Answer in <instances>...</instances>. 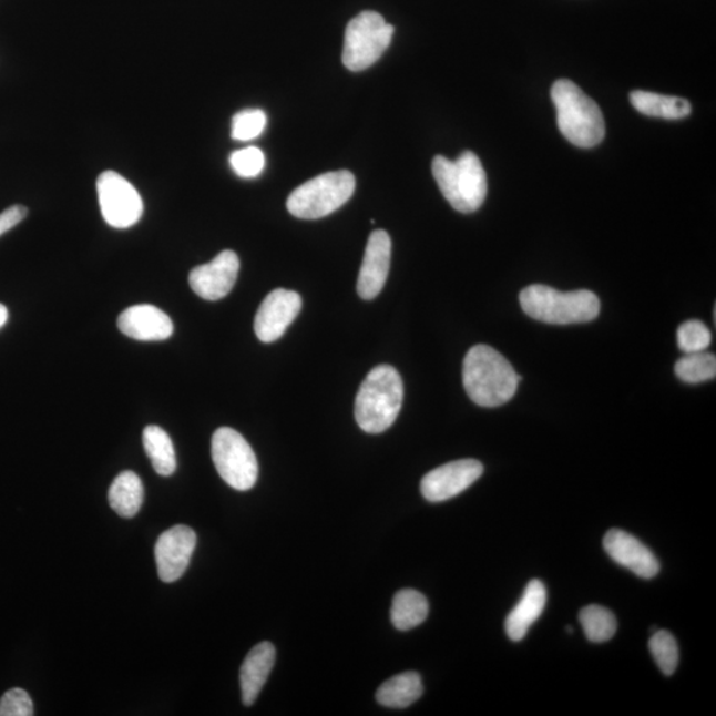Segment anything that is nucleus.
Returning a JSON list of instances; mask_svg holds the SVG:
<instances>
[{
  "instance_id": "1",
  "label": "nucleus",
  "mask_w": 716,
  "mask_h": 716,
  "mask_svg": "<svg viewBox=\"0 0 716 716\" xmlns=\"http://www.w3.org/2000/svg\"><path fill=\"white\" fill-rule=\"evenodd\" d=\"M515 369L489 346L472 347L463 361V385L472 402L482 408H498L509 402L518 390Z\"/></svg>"
},
{
  "instance_id": "2",
  "label": "nucleus",
  "mask_w": 716,
  "mask_h": 716,
  "mask_svg": "<svg viewBox=\"0 0 716 716\" xmlns=\"http://www.w3.org/2000/svg\"><path fill=\"white\" fill-rule=\"evenodd\" d=\"M403 401V382L390 365L370 370L358 390L355 417L358 427L369 434L387 431L400 415Z\"/></svg>"
},
{
  "instance_id": "3",
  "label": "nucleus",
  "mask_w": 716,
  "mask_h": 716,
  "mask_svg": "<svg viewBox=\"0 0 716 716\" xmlns=\"http://www.w3.org/2000/svg\"><path fill=\"white\" fill-rule=\"evenodd\" d=\"M551 96L558 111V125L563 136L579 147H593L605 137L603 112L571 80H558Z\"/></svg>"
},
{
  "instance_id": "4",
  "label": "nucleus",
  "mask_w": 716,
  "mask_h": 716,
  "mask_svg": "<svg viewBox=\"0 0 716 716\" xmlns=\"http://www.w3.org/2000/svg\"><path fill=\"white\" fill-rule=\"evenodd\" d=\"M524 313L538 321L569 326L590 323L600 314L599 297L591 290L562 293L544 285L526 287L519 295Z\"/></svg>"
},
{
  "instance_id": "5",
  "label": "nucleus",
  "mask_w": 716,
  "mask_h": 716,
  "mask_svg": "<svg viewBox=\"0 0 716 716\" xmlns=\"http://www.w3.org/2000/svg\"><path fill=\"white\" fill-rule=\"evenodd\" d=\"M432 174L452 208L463 214L478 211L488 195V175L481 160L472 152H463L456 161L437 155Z\"/></svg>"
},
{
  "instance_id": "6",
  "label": "nucleus",
  "mask_w": 716,
  "mask_h": 716,
  "mask_svg": "<svg viewBox=\"0 0 716 716\" xmlns=\"http://www.w3.org/2000/svg\"><path fill=\"white\" fill-rule=\"evenodd\" d=\"M355 188L352 173H324L295 188L288 197L287 208L296 218L320 219L346 205L352 198Z\"/></svg>"
},
{
  "instance_id": "7",
  "label": "nucleus",
  "mask_w": 716,
  "mask_h": 716,
  "mask_svg": "<svg viewBox=\"0 0 716 716\" xmlns=\"http://www.w3.org/2000/svg\"><path fill=\"white\" fill-rule=\"evenodd\" d=\"M395 27L380 13L364 11L350 20L344 40L342 63L349 71L360 72L374 65L388 50Z\"/></svg>"
},
{
  "instance_id": "8",
  "label": "nucleus",
  "mask_w": 716,
  "mask_h": 716,
  "mask_svg": "<svg viewBox=\"0 0 716 716\" xmlns=\"http://www.w3.org/2000/svg\"><path fill=\"white\" fill-rule=\"evenodd\" d=\"M212 456L216 471L229 488L247 491L258 481V459L238 431L232 428L216 430L212 439Z\"/></svg>"
},
{
  "instance_id": "9",
  "label": "nucleus",
  "mask_w": 716,
  "mask_h": 716,
  "mask_svg": "<svg viewBox=\"0 0 716 716\" xmlns=\"http://www.w3.org/2000/svg\"><path fill=\"white\" fill-rule=\"evenodd\" d=\"M98 194L101 214L114 228H130L143 216V198L136 187L116 172L100 174Z\"/></svg>"
},
{
  "instance_id": "10",
  "label": "nucleus",
  "mask_w": 716,
  "mask_h": 716,
  "mask_svg": "<svg viewBox=\"0 0 716 716\" xmlns=\"http://www.w3.org/2000/svg\"><path fill=\"white\" fill-rule=\"evenodd\" d=\"M483 471V464L475 459H461L439 466L422 478V495L432 503L449 501L474 484Z\"/></svg>"
},
{
  "instance_id": "11",
  "label": "nucleus",
  "mask_w": 716,
  "mask_h": 716,
  "mask_svg": "<svg viewBox=\"0 0 716 716\" xmlns=\"http://www.w3.org/2000/svg\"><path fill=\"white\" fill-rule=\"evenodd\" d=\"M301 306V297L294 290L278 288L269 293L255 317L254 328L258 339L263 342L279 340L300 314Z\"/></svg>"
},
{
  "instance_id": "12",
  "label": "nucleus",
  "mask_w": 716,
  "mask_h": 716,
  "mask_svg": "<svg viewBox=\"0 0 716 716\" xmlns=\"http://www.w3.org/2000/svg\"><path fill=\"white\" fill-rule=\"evenodd\" d=\"M197 545V535L186 525H175L165 531L155 544L154 555L158 576L164 583H174L187 570Z\"/></svg>"
},
{
  "instance_id": "13",
  "label": "nucleus",
  "mask_w": 716,
  "mask_h": 716,
  "mask_svg": "<svg viewBox=\"0 0 716 716\" xmlns=\"http://www.w3.org/2000/svg\"><path fill=\"white\" fill-rule=\"evenodd\" d=\"M241 262L238 255L226 249L207 265L198 266L188 275V283L202 299L216 301L226 297L238 279Z\"/></svg>"
},
{
  "instance_id": "14",
  "label": "nucleus",
  "mask_w": 716,
  "mask_h": 716,
  "mask_svg": "<svg viewBox=\"0 0 716 716\" xmlns=\"http://www.w3.org/2000/svg\"><path fill=\"white\" fill-rule=\"evenodd\" d=\"M391 259V239L383 229H376L368 239L360 275L357 280V293L364 300L375 299L387 283Z\"/></svg>"
},
{
  "instance_id": "15",
  "label": "nucleus",
  "mask_w": 716,
  "mask_h": 716,
  "mask_svg": "<svg viewBox=\"0 0 716 716\" xmlns=\"http://www.w3.org/2000/svg\"><path fill=\"white\" fill-rule=\"evenodd\" d=\"M604 549L620 565L637 574L641 579H653L659 572L658 559L637 538L623 530L607 531Z\"/></svg>"
},
{
  "instance_id": "16",
  "label": "nucleus",
  "mask_w": 716,
  "mask_h": 716,
  "mask_svg": "<svg viewBox=\"0 0 716 716\" xmlns=\"http://www.w3.org/2000/svg\"><path fill=\"white\" fill-rule=\"evenodd\" d=\"M117 324L121 333L139 341H164L174 330L171 317L149 304L125 309Z\"/></svg>"
},
{
  "instance_id": "17",
  "label": "nucleus",
  "mask_w": 716,
  "mask_h": 716,
  "mask_svg": "<svg viewBox=\"0 0 716 716\" xmlns=\"http://www.w3.org/2000/svg\"><path fill=\"white\" fill-rule=\"evenodd\" d=\"M276 651L272 643H260L252 648L241 667L242 700L253 706L275 665Z\"/></svg>"
},
{
  "instance_id": "18",
  "label": "nucleus",
  "mask_w": 716,
  "mask_h": 716,
  "mask_svg": "<svg viewBox=\"0 0 716 716\" xmlns=\"http://www.w3.org/2000/svg\"><path fill=\"white\" fill-rule=\"evenodd\" d=\"M546 604V591L542 581L532 580L525 586L523 597L505 618V633L511 641H522L536 623Z\"/></svg>"
},
{
  "instance_id": "19",
  "label": "nucleus",
  "mask_w": 716,
  "mask_h": 716,
  "mask_svg": "<svg viewBox=\"0 0 716 716\" xmlns=\"http://www.w3.org/2000/svg\"><path fill=\"white\" fill-rule=\"evenodd\" d=\"M144 497L143 481L133 471L121 472L108 492V501H110L112 510L116 511L121 518L126 519L137 515L144 503Z\"/></svg>"
},
{
  "instance_id": "20",
  "label": "nucleus",
  "mask_w": 716,
  "mask_h": 716,
  "mask_svg": "<svg viewBox=\"0 0 716 716\" xmlns=\"http://www.w3.org/2000/svg\"><path fill=\"white\" fill-rule=\"evenodd\" d=\"M423 685L420 674L407 672L383 682L378 688V704L390 708H407L422 697Z\"/></svg>"
},
{
  "instance_id": "21",
  "label": "nucleus",
  "mask_w": 716,
  "mask_h": 716,
  "mask_svg": "<svg viewBox=\"0 0 716 716\" xmlns=\"http://www.w3.org/2000/svg\"><path fill=\"white\" fill-rule=\"evenodd\" d=\"M631 103L640 113L651 117L679 120L692 113L687 100L653 92L634 91L631 93Z\"/></svg>"
},
{
  "instance_id": "22",
  "label": "nucleus",
  "mask_w": 716,
  "mask_h": 716,
  "mask_svg": "<svg viewBox=\"0 0 716 716\" xmlns=\"http://www.w3.org/2000/svg\"><path fill=\"white\" fill-rule=\"evenodd\" d=\"M429 614V603L422 593L415 590L397 592L391 605V621L398 631L415 630L425 623Z\"/></svg>"
},
{
  "instance_id": "23",
  "label": "nucleus",
  "mask_w": 716,
  "mask_h": 716,
  "mask_svg": "<svg viewBox=\"0 0 716 716\" xmlns=\"http://www.w3.org/2000/svg\"><path fill=\"white\" fill-rule=\"evenodd\" d=\"M143 442L155 472L161 477L173 475L177 470V458H175L174 446L167 432L151 425L143 432Z\"/></svg>"
},
{
  "instance_id": "24",
  "label": "nucleus",
  "mask_w": 716,
  "mask_h": 716,
  "mask_svg": "<svg viewBox=\"0 0 716 716\" xmlns=\"http://www.w3.org/2000/svg\"><path fill=\"white\" fill-rule=\"evenodd\" d=\"M580 624L591 643H606L617 632V621L614 614L604 606L590 605L580 612Z\"/></svg>"
},
{
  "instance_id": "25",
  "label": "nucleus",
  "mask_w": 716,
  "mask_h": 716,
  "mask_svg": "<svg viewBox=\"0 0 716 716\" xmlns=\"http://www.w3.org/2000/svg\"><path fill=\"white\" fill-rule=\"evenodd\" d=\"M675 375L687 383L710 381L716 375L715 356L706 352L686 355L675 364Z\"/></svg>"
},
{
  "instance_id": "26",
  "label": "nucleus",
  "mask_w": 716,
  "mask_h": 716,
  "mask_svg": "<svg viewBox=\"0 0 716 716\" xmlns=\"http://www.w3.org/2000/svg\"><path fill=\"white\" fill-rule=\"evenodd\" d=\"M648 648L658 665L661 672L665 675H672L678 666L679 652L677 641L672 633L658 631L648 641Z\"/></svg>"
},
{
  "instance_id": "27",
  "label": "nucleus",
  "mask_w": 716,
  "mask_h": 716,
  "mask_svg": "<svg viewBox=\"0 0 716 716\" xmlns=\"http://www.w3.org/2000/svg\"><path fill=\"white\" fill-rule=\"evenodd\" d=\"M678 346L686 355L705 352L712 346L710 329L699 320H688L678 328Z\"/></svg>"
},
{
  "instance_id": "28",
  "label": "nucleus",
  "mask_w": 716,
  "mask_h": 716,
  "mask_svg": "<svg viewBox=\"0 0 716 716\" xmlns=\"http://www.w3.org/2000/svg\"><path fill=\"white\" fill-rule=\"evenodd\" d=\"M266 113L260 110H247L233 117L232 137L236 141H252L265 132Z\"/></svg>"
},
{
  "instance_id": "29",
  "label": "nucleus",
  "mask_w": 716,
  "mask_h": 716,
  "mask_svg": "<svg viewBox=\"0 0 716 716\" xmlns=\"http://www.w3.org/2000/svg\"><path fill=\"white\" fill-rule=\"evenodd\" d=\"M229 165L242 178H255L265 171L266 157L259 147L248 146L236 151L229 157Z\"/></svg>"
},
{
  "instance_id": "30",
  "label": "nucleus",
  "mask_w": 716,
  "mask_h": 716,
  "mask_svg": "<svg viewBox=\"0 0 716 716\" xmlns=\"http://www.w3.org/2000/svg\"><path fill=\"white\" fill-rule=\"evenodd\" d=\"M33 715L32 699L23 688H11L0 698V716Z\"/></svg>"
},
{
  "instance_id": "31",
  "label": "nucleus",
  "mask_w": 716,
  "mask_h": 716,
  "mask_svg": "<svg viewBox=\"0 0 716 716\" xmlns=\"http://www.w3.org/2000/svg\"><path fill=\"white\" fill-rule=\"evenodd\" d=\"M27 214H29V211L24 206L16 205L7 208V211L0 214V236L19 225L25 218Z\"/></svg>"
},
{
  "instance_id": "32",
  "label": "nucleus",
  "mask_w": 716,
  "mask_h": 716,
  "mask_svg": "<svg viewBox=\"0 0 716 716\" xmlns=\"http://www.w3.org/2000/svg\"><path fill=\"white\" fill-rule=\"evenodd\" d=\"M7 320H9V310H7L3 304H0V328L4 327Z\"/></svg>"
}]
</instances>
